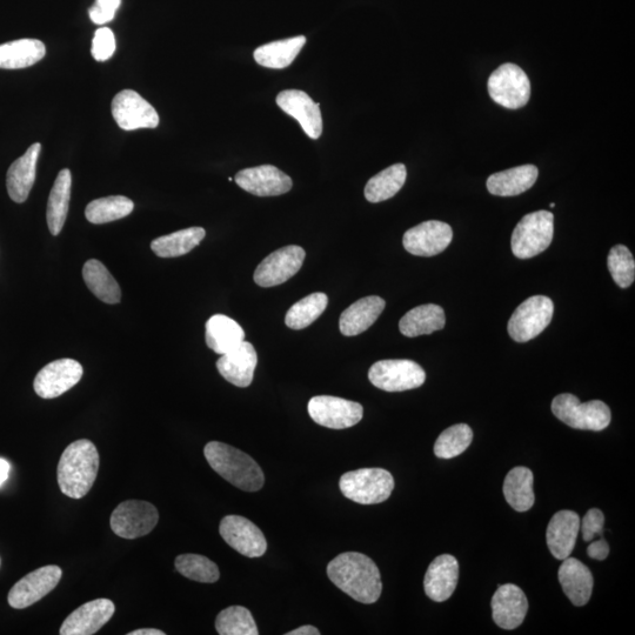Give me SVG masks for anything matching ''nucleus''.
Here are the masks:
<instances>
[{"mask_svg": "<svg viewBox=\"0 0 635 635\" xmlns=\"http://www.w3.org/2000/svg\"><path fill=\"white\" fill-rule=\"evenodd\" d=\"M327 576L339 590L358 603H377L383 591L378 566L362 553L339 554L327 565Z\"/></svg>", "mask_w": 635, "mask_h": 635, "instance_id": "nucleus-1", "label": "nucleus"}, {"mask_svg": "<svg viewBox=\"0 0 635 635\" xmlns=\"http://www.w3.org/2000/svg\"><path fill=\"white\" fill-rule=\"evenodd\" d=\"M99 470V453L95 444L82 439L63 452L58 464V485L66 497L82 499L92 489Z\"/></svg>", "mask_w": 635, "mask_h": 635, "instance_id": "nucleus-2", "label": "nucleus"}, {"mask_svg": "<svg viewBox=\"0 0 635 635\" xmlns=\"http://www.w3.org/2000/svg\"><path fill=\"white\" fill-rule=\"evenodd\" d=\"M204 456L212 470L237 489L245 492L263 489L264 473L249 454L219 441H211L205 446Z\"/></svg>", "mask_w": 635, "mask_h": 635, "instance_id": "nucleus-3", "label": "nucleus"}, {"mask_svg": "<svg viewBox=\"0 0 635 635\" xmlns=\"http://www.w3.org/2000/svg\"><path fill=\"white\" fill-rule=\"evenodd\" d=\"M552 412L567 426L583 431H603L611 424L612 419L610 407L603 401L580 403V400L570 393L560 394L553 399Z\"/></svg>", "mask_w": 635, "mask_h": 635, "instance_id": "nucleus-4", "label": "nucleus"}, {"mask_svg": "<svg viewBox=\"0 0 635 635\" xmlns=\"http://www.w3.org/2000/svg\"><path fill=\"white\" fill-rule=\"evenodd\" d=\"M340 491L347 499L362 505L384 503L394 490V479L383 469H360L344 474L339 481Z\"/></svg>", "mask_w": 635, "mask_h": 635, "instance_id": "nucleus-5", "label": "nucleus"}, {"mask_svg": "<svg viewBox=\"0 0 635 635\" xmlns=\"http://www.w3.org/2000/svg\"><path fill=\"white\" fill-rule=\"evenodd\" d=\"M554 235V216L548 211L528 213L513 231L511 247L514 256L530 259L548 249Z\"/></svg>", "mask_w": 635, "mask_h": 635, "instance_id": "nucleus-6", "label": "nucleus"}, {"mask_svg": "<svg viewBox=\"0 0 635 635\" xmlns=\"http://www.w3.org/2000/svg\"><path fill=\"white\" fill-rule=\"evenodd\" d=\"M553 313L554 304L550 298L545 296L528 298L512 314L507 325L508 334L514 342H530L551 324Z\"/></svg>", "mask_w": 635, "mask_h": 635, "instance_id": "nucleus-7", "label": "nucleus"}, {"mask_svg": "<svg viewBox=\"0 0 635 635\" xmlns=\"http://www.w3.org/2000/svg\"><path fill=\"white\" fill-rule=\"evenodd\" d=\"M491 98L506 109L524 108L531 97V83L525 71L507 63L494 71L487 83Z\"/></svg>", "mask_w": 635, "mask_h": 635, "instance_id": "nucleus-8", "label": "nucleus"}, {"mask_svg": "<svg viewBox=\"0 0 635 635\" xmlns=\"http://www.w3.org/2000/svg\"><path fill=\"white\" fill-rule=\"evenodd\" d=\"M369 379L380 390L404 392L424 385L426 373L423 367L412 360H380L371 366Z\"/></svg>", "mask_w": 635, "mask_h": 635, "instance_id": "nucleus-9", "label": "nucleus"}, {"mask_svg": "<svg viewBox=\"0 0 635 635\" xmlns=\"http://www.w3.org/2000/svg\"><path fill=\"white\" fill-rule=\"evenodd\" d=\"M158 520L157 508L152 504L143 500H127L112 512L110 524L116 536L137 539L155 530Z\"/></svg>", "mask_w": 635, "mask_h": 635, "instance_id": "nucleus-10", "label": "nucleus"}, {"mask_svg": "<svg viewBox=\"0 0 635 635\" xmlns=\"http://www.w3.org/2000/svg\"><path fill=\"white\" fill-rule=\"evenodd\" d=\"M307 411L314 423L332 430L350 429L364 416L363 406L356 401L332 396L313 397Z\"/></svg>", "mask_w": 635, "mask_h": 635, "instance_id": "nucleus-11", "label": "nucleus"}, {"mask_svg": "<svg viewBox=\"0 0 635 635\" xmlns=\"http://www.w3.org/2000/svg\"><path fill=\"white\" fill-rule=\"evenodd\" d=\"M111 111L120 129L125 131L156 129L159 125L156 109L133 90L119 92L112 100Z\"/></svg>", "mask_w": 635, "mask_h": 635, "instance_id": "nucleus-12", "label": "nucleus"}, {"mask_svg": "<svg viewBox=\"0 0 635 635\" xmlns=\"http://www.w3.org/2000/svg\"><path fill=\"white\" fill-rule=\"evenodd\" d=\"M306 252L298 245L285 246L266 257L254 272V282L262 287L284 284L302 269Z\"/></svg>", "mask_w": 635, "mask_h": 635, "instance_id": "nucleus-13", "label": "nucleus"}, {"mask_svg": "<svg viewBox=\"0 0 635 635\" xmlns=\"http://www.w3.org/2000/svg\"><path fill=\"white\" fill-rule=\"evenodd\" d=\"M62 576V568L55 565L40 567L29 573L11 588L8 597L10 606L16 610H23L38 603L55 590Z\"/></svg>", "mask_w": 635, "mask_h": 635, "instance_id": "nucleus-14", "label": "nucleus"}, {"mask_svg": "<svg viewBox=\"0 0 635 635\" xmlns=\"http://www.w3.org/2000/svg\"><path fill=\"white\" fill-rule=\"evenodd\" d=\"M220 536L242 556L259 558L267 550L264 533L251 520L240 516H227L220 521Z\"/></svg>", "mask_w": 635, "mask_h": 635, "instance_id": "nucleus-15", "label": "nucleus"}, {"mask_svg": "<svg viewBox=\"0 0 635 635\" xmlns=\"http://www.w3.org/2000/svg\"><path fill=\"white\" fill-rule=\"evenodd\" d=\"M83 366L73 359H59L40 370L33 383L40 398L53 399L75 387L83 377Z\"/></svg>", "mask_w": 635, "mask_h": 635, "instance_id": "nucleus-16", "label": "nucleus"}, {"mask_svg": "<svg viewBox=\"0 0 635 635\" xmlns=\"http://www.w3.org/2000/svg\"><path fill=\"white\" fill-rule=\"evenodd\" d=\"M453 239L452 227L449 224L429 220L412 227L404 235L405 250L413 256L433 257L444 252Z\"/></svg>", "mask_w": 635, "mask_h": 635, "instance_id": "nucleus-17", "label": "nucleus"}, {"mask_svg": "<svg viewBox=\"0 0 635 635\" xmlns=\"http://www.w3.org/2000/svg\"><path fill=\"white\" fill-rule=\"evenodd\" d=\"M235 182L246 192L258 197H277L291 191L292 179L278 167L262 165L239 171Z\"/></svg>", "mask_w": 635, "mask_h": 635, "instance_id": "nucleus-18", "label": "nucleus"}, {"mask_svg": "<svg viewBox=\"0 0 635 635\" xmlns=\"http://www.w3.org/2000/svg\"><path fill=\"white\" fill-rule=\"evenodd\" d=\"M277 105L287 115L297 120L307 137L318 139L323 133V117L320 104L314 103L306 92L285 90L277 96Z\"/></svg>", "mask_w": 635, "mask_h": 635, "instance_id": "nucleus-19", "label": "nucleus"}, {"mask_svg": "<svg viewBox=\"0 0 635 635\" xmlns=\"http://www.w3.org/2000/svg\"><path fill=\"white\" fill-rule=\"evenodd\" d=\"M116 607L109 599L89 601L72 612L60 627L62 635H92L108 624Z\"/></svg>", "mask_w": 635, "mask_h": 635, "instance_id": "nucleus-20", "label": "nucleus"}, {"mask_svg": "<svg viewBox=\"0 0 635 635\" xmlns=\"http://www.w3.org/2000/svg\"><path fill=\"white\" fill-rule=\"evenodd\" d=\"M493 620L503 630H516L527 616L528 601L523 590L513 584L500 586L492 598Z\"/></svg>", "mask_w": 635, "mask_h": 635, "instance_id": "nucleus-21", "label": "nucleus"}, {"mask_svg": "<svg viewBox=\"0 0 635 635\" xmlns=\"http://www.w3.org/2000/svg\"><path fill=\"white\" fill-rule=\"evenodd\" d=\"M258 354L250 343L244 342L218 359L217 369L225 380L237 387L252 384Z\"/></svg>", "mask_w": 635, "mask_h": 635, "instance_id": "nucleus-22", "label": "nucleus"}, {"mask_svg": "<svg viewBox=\"0 0 635 635\" xmlns=\"http://www.w3.org/2000/svg\"><path fill=\"white\" fill-rule=\"evenodd\" d=\"M458 579V560L450 554L437 557L426 572L424 580L426 596L436 603L449 600L456 591Z\"/></svg>", "mask_w": 635, "mask_h": 635, "instance_id": "nucleus-23", "label": "nucleus"}, {"mask_svg": "<svg viewBox=\"0 0 635 635\" xmlns=\"http://www.w3.org/2000/svg\"><path fill=\"white\" fill-rule=\"evenodd\" d=\"M580 531V517L573 511H560L554 514L546 532L547 546L552 556L564 560L571 556L576 547Z\"/></svg>", "mask_w": 635, "mask_h": 635, "instance_id": "nucleus-24", "label": "nucleus"}, {"mask_svg": "<svg viewBox=\"0 0 635 635\" xmlns=\"http://www.w3.org/2000/svg\"><path fill=\"white\" fill-rule=\"evenodd\" d=\"M42 151L39 143L29 147L24 155L13 162L6 176V187L13 202L22 204L29 198L36 180L38 158Z\"/></svg>", "mask_w": 635, "mask_h": 635, "instance_id": "nucleus-25", "label": "nucleus"}, {"mask_svg": "<svg viewBox=\"0 0 635 635\" xmlns=\"http://www.w3.org/2000/svg\"><path fill=\"white\" fill-rule=\"evenodd\" d=\"M558 577L563 591L574 606H585L590 601L594 586L593 574L581 561L570 557L564 559Z\"/></svg>", "mask_w": 635, "mask_h": 635, "instance_id": "nucleus-26", "label": "nucleus"}, {"mask_svg": "<svg viewBox=\"0 0 635 635\" xmlns=\"http://www.w3.org/2000/svg\"><path fill=\"white\" fill-rule=\"evenodd\" d=\"M385 306V300L377 296L359 299L340 316V332L345 337H354L369 330L377 322Z\"/></svg>", "mask_w": 635, "mask_h": 635, "instance_id": "nucleus-27", "label": "nucleus"}, {"mask_svg": "<svg viewBox=\"0 0 635 635\" xmlns=\"http://www.w3.org/2000/svg\"><path fill=\"white\" fill-rule=\"evenodd\" d=\"M539 176L537 166L523 165L494 173L487 179V190L493 196L514 197L530 190Z\"/></svg>", "mask_w": 635, "mask_h": 635, "instance_id": "nucleus-28", "label": "nucleus"}, {"mask_svg": "<svg viewBox=\"0 0 635 635\" xmlns=\"http://www.w3.org/2000/svg\"><path fill=\"white\" fill-rule=\"evenodd\" d=\"M205 340L213 352L223 356L244 342L245 332L236 320L216 314L207 320Z\"/></svg>", "mask_w": 635, "mask_h": 635, "instance_id": "nucleus-29", "label": "nucleus"}, {"mask_svg": "<svg viewBox=\"0 0 635 635\" xmlns=\"http://www.w3.org/2000/svg\"><path fill=\"white\" fill-rule=\"evenodd\" d=\"M445 324L444 310L438 305L426 304L407 312L400 319L399 330L405 337L416 338L443 330Z\"/></svg>", "mask_w": 635, "mask_h": 635, "instance_id": "nucleus-30", "label": "nucleus"}, {"mask_svg": "<svg viewBox=\"0 0 635 635\" xmlns=\"http://www.w3.org/2000/svg\"><path fill=\"white\" fill-rule=\"evenodd\" d=\"M46 55L43 42L38 39H19L0 45V69L19 70L30 68Z\"/></svg>", "mask_w": 635, "mask_h": 635, "instance_id": "nucleus-31", "label": "nucleus"}, {"mask_svg": "<svg viewBox=\"0 0 635 635\" xmlns=\"http://www.w3.org/2000/svg\"><path fill=\"white\" fill-rule=\"evenodd\" d=\"M306 44V37L298 36L260 46L253 53L254 60L267 69L283 70L297 58Z\"/></svg>", "mask_w": 635, "mask_h": 635, "instance_id": "nucleus-32", "label": "nucleus"}, {"mask_svg": "<svg viewBox=\"0 0 635 635\" xmlns=\"http://www.w3.org/2000/svg\"><path fill=\"white\" fill-rule=\"evenodd\" d=\"M71 186V171L69 169L60 171L50 192L48 212H46V219H48L52 236H58L62 232L66 218H68Z\"/></svg>", "mask_w": 635, "mask_h": 635, "instance_id": "nucleus-33", "label": "nucleus"}, {"mask_svg": "<svg viewBox=\"0 0 635 635\" xmlns=\"http://www.w3.org/2000/svg\"><path fill=\"white\" fill-rule=\"evenodd\" d=\"M533 473L527 467H516L508 472L504 483V494L508 504L518 512L531 510L536 501L533 491Z\"/></svg>", "mask_w": 635, "mask_h": 635, "instance_id": "nucleus-34", "label": "nucleus"}, {"mask_svg": "<svg viewBox=\"0 0 635 635\" xmlns=\"http://www.w3.org/2000/svg\"><path fill=\"white\" fill-rule=\"evenodd\" d=\"M205 236L203 227H190L153 240L151 249L160 258L182 257L202 243Z\"/></svg>", "mask_w": 635, "mask_h": 635, "instance_id": "nucleus-35", "label": "nucleus"}, {"mask_svg": "<svg viewBox=\"0 0 635 635\" xmlns=\"http://www.w3.org/2000/svg\"><path fill=\"white\" fill-rule=\"evenodd\" d=\"M83 278L89 290L106 304H118L122 291L106 266L99 260L91 259L83 267Z\"/></svg>", "mask_w": 635, "mask_h": 635, "instance_id": "nucleus-36", "label": "nucleus"}, {"mask_svg": "<svg viewBox=\"0 0 635 635\" xmlns=\"http://www.w3.org/2000/svg\"><path fill=\"white\" fill-rule=\"evenodd\" d=\"M407 170L404 164H394L372 177L365 186V198L370 203H381L396 196L406 182Z\"/></svg>", "mask_w": 635, "mask_h": 635, "instance_id": "nucleus-37", "label": "nucleus"}, {"mask_svg": "<svg viewBox=\"0 0 635 635\" xmlns=\"http://www.w3.org/2000/svg\"><path fill=\"white\" fill-rule=\"evenodd\" d=\"M135 204L124 196H112L93 200L85 210L91 224L102 225L131 215Z\"/></svg>", "mask_w": 635, "mask_h": 635, "instance_id": "nucleus-38", "label": "nucleus"}, {"mask_svg": "<svg viewBox=\"0 0 635 635\" xmlns=\"http://www.w3.org/2000/svg\"><path fill=\"white\" fill-rule=\"evenodd\" d=\"M327 304H329V298L325 293H312L287 311L285 324L292 330H304L322 316Z\"/></svg>", "mask_w": 635, "mask_h": 635, "instance_id": "nucleus-39", "label": "nucleus"}, {"mask_svg": "<svg viewBox=\"0 0 635 635\" xmlns=\"http://www.w3.org/2000/svg\"><path fill=\"white\" fill-rule=\"evenodd\" d=\"M216 630L220 635H258V627L246 607L231 606L220 612L216 619Z\"/></svg>", "mask_w": 635, "mask_h": 635, "instance_id": "nucleus-40", "label": "nucleus"}, {"mask_svg": "<svg viewBox=\"0 0 635 635\" xmlns=\"http://www.w3.org/2000/svg\"><path fill=\"white\" fill-rule=\"evenodd\" d=\"M472 440L473 432L469 425L451 426L440 434L434 445V454L441 459L456 458L469 449Z\"/></svg>", "mask_w": 635, "mask_h": 635, "instance_id": "nucleus-41", "label": "nucleus"}, {"mask_svg": "<svg viewBox=\"0 0 635 635\" xmlns=\"http://www.w3.org/2000/svg\"><path fill=\"white\" fill-rule=\"evenodd\" d=\"M176 568L182 576L198 583L213 584L220 577L218 566L199 554H182L177 557Z\"/></svg>", "mask_w": 635, "mask_h": 635, "instance_id": "nucleus-42", "label": "nucleus"}, {"mask_svg": "<svg viewBox=\"0 0 635 635\" xmlns=\"http://www.w3.org/2000/svg\"><path fill=\"white\" fill-rule=\"evenodd\" d=\"M608 270L621 289H627L634 283L635 262L633 254L625 245L612 247L607 258Z\"/></svg>", "mask_w": 635, "mask_h": 635, "instance_id": "nucleus-43", "label": "nucleus"}, {"mask_svg": "<svg viewBox=\"0 0 635 635\" xmlns=\"http://www.w3.org/2000/svg\"><path fill=\"white\" fill-rule=\"evenodd\" d=\"M116 46L115 33L109 28H100L96 31L92 40V57L97 62H105L116 52Z\"/></svg>", "mask_w": 635, "mask_h": 635, "instance_id": "nucleus-44", "label": "nucleus"}, {"mask_svg": "<svg viewBox=\"0 0 635 635\" xmlns=\"http://www.w3.org/2000/svg\"><path fill=\"white\" fill-rule=\"evenodd\" d=\"M605 516L604 513L598 510V508H592V510L586 513L583 521H580L581 532H583V538L587 543L601 536L604 532Z\"/></svg>", "mask_w": 635, "mask_h": 635, "instance_id": "nucleus-45", "label": "nucleus"}, {"mask_svg": "<svg viewBox=\"0 0 635 635\" xmlns=\"http://www.w3.org/2000/svg\"><path fill=\"white\" fill-rule=\"evenodd\" d=\"M120 4H122V0H96L89 11L92 22L97 25L112 22Z\"/></svg>", "mask_w": 635, "mask_h": 635, "instance_id": "nucleus-46", "label": "nucleus"}, {"mask_svg": "<svg viewBox=\"0 0 635 635\" xmlns=\"http://www.w3.org/2000/svg\"><path fill=\"white\" fill-rule=\"evenodd\" d=\"M593 541V540H592ZM587 554L592 559L603 561L610 554V545L603 538L593 541V543L587 547Z\"/></svg>", "mask_w": 635, "mask_h": 635, "instance_id": "nucleus-47", "label": "nucleus"}, {"mask_svg": "<svg viewBox=\"0 0 635 635\" xmlns=\"http://www.w3.org/2000/svg\"><path fill=\"white\" fill-rule=\"evenodd\" d=\"M320 631L317 627L306 625L297 628V630L286 633V635H319Z\"/></svg>", "mask_w": 635, "mask_h": 635, "instance_id": "nucleus-48", "label": "nucleus"}, {"mask_svg": "<svg viewBox=\"0 0 635 635\" xmlns=\"http://www.w3.org/2000/svg\"><path fill=\"white\" fill-rule=\"evenodd\" d=\"M10 470L11 466L9 461L0 458V487H2L5 481L8 480Z\"/></svg>", "mask_w": 635, "mask_h": 635, "instance_id": "nucleus-49", "label": "nucleus"}, {"mask_svg": "<svg viewBox=\"0 0 635 635\" xmlns=\"http://www.w3.org/2000/svg\"><path fill=\"white\" fill-rule=\"evenodd\" d=\"M129 635H165V633L155 628H143V630L130 632Z\"/></svg>", "mask_w": 635, "mask_h": 635, "instance_id": "nucleus-50", "label": "nucleus"}]
</instances>
